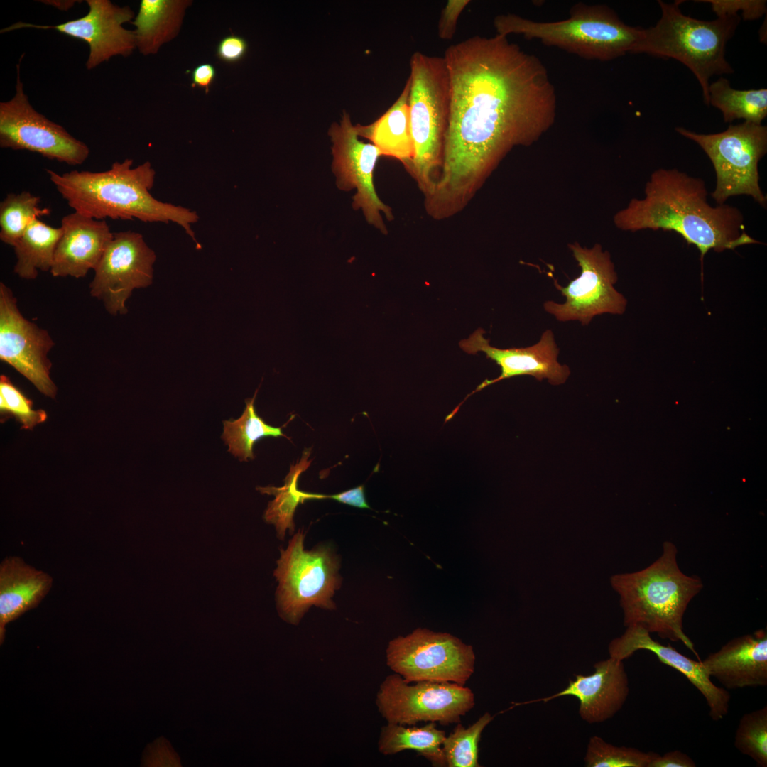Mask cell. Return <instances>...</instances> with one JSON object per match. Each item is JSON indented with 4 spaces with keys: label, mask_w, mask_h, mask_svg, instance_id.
I'll use <instances>...</instances> for the list:
<instances>
[{
    "label": "cell",
    "mask_w": 767,
    "mask_h": 767,
    "mask_svg": "<svg viewBox=\"0 0 767 767\" xmlns=\"http://www.w3.org/2000/svg\"><path fill=\"white\" fill-rule=\"evenodd\" d=\"M450 107L442 163L426 213L444 220L462 212L506 156L536 142L554 124L556 94L534 55L506 36H473L443 57Z\"/></svg>",
    "instance_id": "6da1fadb"
},
{
    "label": "cell",
    "mask_w": 767,
    "mask_h": 767,
    "mask_svg": "<svg viewBox=\"0 0 767 767\" xmlns=\"http://www.w3.org/2000/svg\"><path fill=\"white\" fill-rule=\"evenodd\" d=\"M644 193V198H633L614 214L618 229L674 232L698 249L702 266L711 249L722 252L760 243L745 232L744 217L737 207L709 204L701 178L675 168H659L651 175Z\"/></svg>",
    "instance_id": "7a4b0ae2"
},
{
    "label": "cell",
    "mask_w": 767,
    "mask_h": 767,
    "mask_svg": "<svg viewBox=\"0 0 767 767\" xmlns=\"http://www.w3.org/2000/svg\"><path fill=\"white\" fill-rule=\"evenodd\" d=\"M132 165L133 160L127 158L102 172H46L75 212L99 220L175 222L196 242L192 225L199 219L197 212L154 198L150 192L156 176L151 163L146 161L135 168Z\"/></svg>",
    "instance_id": "3957f363"
},
{
    "label": "cell",
    "mask_w": 767,
    "mask_h": 767,
    "mask_svg": "<svg viewBox=\"0 0 767 767\" xmlns=\"http://www.w3.org/2000/svg\"><path fill=\"white\" fill-rule=\"evenodd\" d=\"M677 553L675 545L665 541L655 562L639 571L612 575L610 583L619 595L626 626H639L663 639L680 641L700 660L682 622L689 603L703 584L698 577L680 570Z\"/></svg>",
    "instance_id": "277c9868"
},
{
    "label": "cell",
    "mask_w": 767,
    "mask_h": 767,
    "mask_svg": "<svg viewBox=\"0 0 767 767\" xmlns=\"http://www.w3.org/2000/svg\"><path fill=\"white\" fill-rule=\"evenodd\" d=\"M680 2L658 1L661 16L655 26L643 28L634 53L682 62L698 80L704 102L709 106L711 77L734 72L725 58V48L741 18L739 15L713 21L694 18L682 13Z\"/></svg>",
    "instance_id": "5b68a950"
},
{
    "label": "cell",
    "mask_w": 767,
    "mask_h": 767,
    "mask_svg": "<svg viewBox=\"0 0 767 767\" xmlns=\"http://www.w3.org/2000/svg\"><path fill=\"white\" fill-rule=\"evenodd\" d=\"M494 25L498 35H523L584 58L602 61L634 53L643 31L624 23L605 5L584 4L575 5L564 20L538 22L508 13L496 16Z\"/></svg>",
    "instance_id": "8992f818"
},
{
    "label": "cell",
    "mask_w": 767,
    "mask_h": 767,
    "mask_svg": "<svg viewBox=\"0 0 767 767\" xmlns=\"http://www.w3.org/2000/svg\"><path fill=\"white\" fill-rule=\"evenodd\" d=\"M409 115L414 145L410 175L424 197L439 177L450 107V82L444 58L420 52L410 61Z\"/></svg>",
    "instance_id": "52a82bcc"
},
{
    "label": "cell",
    "mask_w": 767,
    "mask_h": 767,
    "mask_svg": "<svg viewBox=\"0 0 767 767\" xmlns=\"http://www.w3.org/2000/svg\"><path fill=\"white\" fill-rule=\"evenodd\" d=\"M675 131L697 143L711 161L717 178L711 197L717 205L725 204L730 197L746 195L766 207L758 173V163L767 152L766 126L744 121L717 134H698L683 127Z\"/></svg>",
    "instance_id": "ba28073f"
},
{
    "label": "cell",
    "mask_w": 767,
    "mask_h": 767,
    "mask_svg": "<svg viewBox=\"0 0 767 767\" xmlns=\"http://www.w3.org/2000/svg\"><path fill=\"white\" fill-rule=\"evenodd\" d=\"M303 540V533L298 531L288 548L281 550V558L274 571L279 583L276 593L278 612L293 624H298L312 605L334 609L332 597L340 584L339 563L330 550L320 547L305 550Z\"/></svg>",
    "instance_id": "9c48e42d"
},
{
    "label": "cell",
    "mask_w": 767,
    "mask_h": 767,
    "mask_svg": "<svg viewBox=\"0 0 767 767\" xmlns=\"http://www.w3.org/2000/svg\"><path fill=\"white\" fill-rule=\"evenodd\" d=\"M387 665L406 682H451L464 685L474 671L471 645L448 633L418 628L391 640L386 651Z\"/></svg>",
    "instance_id": "30bf717a"
},
{
    "label": "cell",
    "mask_w": 767,
    "mask_h": 767,
    "mask_svg": "<svg viewBox=\"0 0 767 767\" xmlns=\"http://www.w3.org/2000/svg\"><path fill=\"white\" fill-rule=\"evenodd\" d=\"M376 704L388 723L448 725L459 723L473 708L474 695L470 688L451 682L419 681L410 685L394 673L380 685Z\"/></svg>",
    "instance_id": "8fae6325"
},
{
    "label": "cell",
    "mask_w": 767,
    "mask_h": 767,
    "mask_svg": "<svg viewBox=\"0 0 767 767\" xmlns=\"http://www.w3.org/2000/svg\"><path fill=\"white\" fill-rule=\"evenodd\" d=\"M16 70L14 95L0 102V146L37 153L70 165L82 164L89 155L88 146L32 107L23 90L20 64Z\"/></svg>",
    "instance_id": "7c38bea8"
},
{
    "label": "cell",
    "mask_w": 767,
    "mask_h": 767,
    "mask_svg": "<svg viewBox=\"0 0 767 767\" xmlns=\"http://www.w3.org/2000/svg\"><path fill=\"white\" fill-rule=\"evenodd\" d=\"M569 248L581 268L580 275L565 287L555 282L566 301H546L545 311L559 321L579 320L583 325L598 315L624 313L627 301L614 287L617 274L610 254L599 244L589 249L574 242Z\"/></svg>",
    "instance_id": "4fadbf2b"
},
{
    "label": "cell",
    "mask_w": 767,
    "mask_h": 767,
    "mask_svg": "<svg viewBox=\"0 0 767 767\" xmlns=\"http://www.w3.org/2000/svg\"><path fill=\"white\" fill-rule=\"evenodd\" d=\"M156 259L141 234L131 230L114 233L94 270L90 295L102 301L109 314H126V302L133 290L152 283Z\"/></svg>",
    "instance_id": "5bb4252c"
},
{
    "label": "cell",
    "mask_w": 767,
    "mask_h": 767,
    "mask_svg": "<svg viewBox=\"0 0 767 767\" xmlns=\"http://www.w3.org/2000/svg\"><path fill=\"white\" fill-rule=\"evenodd\" d=\"M329 135L332 141V171L338 188L343 191L356 189L352 207L361 209L367 222L383 234H387L381 212L388 221L393 219L391 208L384 204L376 194L373 173L380 151L372 143L358 138L355 126L344 113L340 124H332Z\"/></svg>",
    "instance_id": "9a60e30c"
},
{
    "label": "cell",
    "mask_w": 767,
    "mask_h": 767,
    "mask_svg": "<svg viewBox=\"0 0 767 767\" xmlns=\"http://www.w3.org/2000/svg\"><path fill=\"white\" fill-rule=\"evenodd\" d=\"M54 345L47 330L22 315L12 290L1 282L0 359L53 398L57 388L50 376L52 364L48 354Z\"/></svg>",
    "instance_id": "2e32d148"
},
{
    "label": "cell",
    "mask_w": 767,
    "mask_h": 767,
    "mask_svg": "<svg viewBox=\"0 0 767 767\" xmlns=\"http://www.w3.org/2000/svg\"><path fill=\"white\" fill-rule=\"evenodd\" d=\"M88 12L82 17L56 25H36L17 22L1 30L10 32L24 28L54 29L71 38L85 41L89 46L86 61L92 70L114 56L127 57L136 48L134 31L123 25L134 18L130 7L119 6L109 0H87Z\"/></svg>",
    "instance_id": "e0dca14e"
},
{
    "label": "cell",
    "mask_w": 767,
    "mask_h": 767,
    "mask_svg": "<svg viewBox=\"0 0 767 767\" xmlns=\"http://www.w3.org/2000/svg\"><path fill=\"white\" fill-rule=\"evenodd\" d=\"M484 333L482 328L476 330L467 339L459 342V347L470 354L484 352L487 359L500 366L501 372L496 379L484 381L473 393L498 381L518 376H532L540 381L547 379L554 386L564 384L569 377V367L560 364L557 361L559 349L550 330H545L534 345L509 349L491 346L489 340L484 337Z\"/></svg>",
    "instance_id": "ac0fdd59"
},
{
    "label": "cell",
    "mask_w": 767,
    "mask_h": 767,
    "mask_svg": "<svg viewBox=\"0 0 767 767\" xmlns=\"http://www.w3.org/2000/svg\"><path fill=\"white\" fill-rule=\"evenodd\" d=\"M624 633L609 644L610 657L624 660L639 650L653 653L658 660L686 677L705 697L714 721L724 718L729 709L731 696L724 687L715 685L705 670L701 660H692L682 654L670 644L665 646L655 641L651 633L636 625L626 626Z\"/></svg>",
    "instance_id": "d6986e66"
},
{
    "label": "cell",
    "mask_w": 767,
    "mask_h": 767,
    "mask_svg": "<svg viewBox=\"0 0 767 767\" xmlns=\"http://www.w3.org/2000/svg\"><path fill=\"white\" fill-rule=\"evenodd\" d=\"M589 675H576L566 688L548 697L530 702H548L562 696H573L580 702L579 714L588 723L611 719L623 707L629 692V679L623 660L610 657L594 665Z\"/></svg>",
    "instance_id": "ffe728a7"
},
{
    "label": "cell",
    "mask_w": 767,
    "mask_h": 767,
    "mask_svg": "<svg viewBox=\"0 0 767 767\" xmlns=\"http://www.w3.org/2000/svg\"><path fill=\"white\" fill-rule=\"evenodd\" d=\"M60 227L50 273L53 277L84 278L95 269L114 233L106 220L75 211L62 217Z\"/></svg>",
    "instance_id": "44dd1931"
},
{
    "label": "cell",
    "mask_w": 767,
    "mask_h": 767,
    "mask_svg": "<svg viewBox=\"0 0 767 767\" xmlns=\"http://www.w3.org/2000/svg\"><path fill=\"white\" fill-rule=\"evenodd\" d=\"M710 678L728 690L767 685V632L734 638L701 660Z\"/></svg>",
    "instance_id": "7402d4cb"
},
{
    "label": "cell",
    "mask_w": 767,
    "mask_h": 767,
    "mask_svg": "<svg viewBox=\"0 0 767 767\" xmlns=\"http://www.w3.org/2000/svg\"><path fill=\"white\" fill-rule=\"evenodd\" d=\"M53 579L48 573L9 556L0 564V643L6 626L38 606L50 592Z\"/></svg>",
    "instance_id": "603a6c76"
},
{
    "label": "cell",
    "mask_w": 767,
    "mask_h": 767,
    "mask_svg": "<svg viewBox=\"0 0 767 767\" xmlns=\"http://www.w3.org/2000/svg\"><path fill=\"white\" fill-rule=\"evenodd\" d=\"M410 80L408 77L395 103L376 121L367 126H355L358 136L369 139L382 156L394 158L410 175L414 145L409 115Z\"/></svg>",
    "instance_id": "cb8c5ba5"
},
{
    "label": "cell",
    "mask_w": 767,
    "mask_h": 767,
    "mask_svg": "<svg viewBox=\"0 0 767 767\" xmlns=\"http://www.w3.org/2000/svg\"><path fill=\"white\" fill-rule=\"evenodd\" d=\"M188 0H142L131 22L136 48L143 55H153L173 39L181 27Z\"/></svg>",
    "instance_id": "d4e9b609"
},
{
    "label": "cell",
    "mask_w": 767,
    "mask_h": 767,
    "mask_svg": "<svg viewBox=\"0 0 767 767\" xmlns=\"http://www.w3.org/2000/svg\"><path fill=\"white\" fill-rule=\"evenodd\" d=\"M445 736L444 731L437 729L435 722H428L421 727H406L388 723L381 729L378 747L380 753L384 755L414 750L433 766L445 767L446 759L442 746Z\"/></svg>",
    "instance_id": "484cf974"
},
{
    "label": "cell",
    "mask_w": 767,
    "mask_h": 767,
    "mask_svg": "<svg viewBox=\"0 0 767 767\" xmlns=\"http://www.w3.org/2000/svg\"><path fill=\"white\" fill-rule=\"evenodd\" d=\"M62 233L60 227L34 219L13 246L17 259L13 272L26 280L36 278L39 271L50 272Z\"/></svg>",
    "instance_id": "4316f807"
},
{
    "label": "cell",
    "mask_w": 767,
    "mask_h": 767,
    "mask_svg": "<svg viewBox=\"0 0 767 767\" xmlns=\"http://www.w3.org/2000/svg\"><path fill=\"white\" fill-rule=\"evenodd\" d=\"M719 109L724 121L736 119L761 124L767 116V89L739 90L728 80L719 77L709 86V105Z\"/></svg>",
    "instance_id": "83f0119b"
},
{
    "label": "cell",
    "mask_w": 767,
    "mask_h": 767,
    "mask_svg": "<svg viewBox=\"0 0 767 767\" xmlns=\"http://www.w3.org/2000/svg\"><path fill=\"white\" fill-rule=\"evenodd\" d=\"M258 389L253 398L246 400V408L236 420H224L222 438L229 447L228 451L241 461L254 459L253 447L255 442L266 437H288L281 428L266 423L255 410L254 401Z\"/></svg>",
    "instance_id": "f1b7e54d"
},
{
    "label": "cell",
    "mask_w": 767,
    "mask_h": 767,
    "mask_svg": "<svg viewBox=\"0 0 767 767\" xmlns=\"http://www.w3.org/2000/svg\"><path fill=\"white\" fill-rule=\"evenodd\" d=\"M310 450H305L300 461L290 467V472L282 487H258L262 494H273L275 499L268 504L264 514L266 522L273 523L276 528L278 537L283 538L285 532L289 528L293 531V517L299 503H303L300 491L297 489V482L300 474L310 466L308 461Z\"/></svg>",
    "instance_id": "f546056e"
},
{
    "label": "cell",
    "mask_w": 767,
    "mask_h": 767,
    "mask_svg": "<svg viewBox=\"0 0 767 767\" xmlns=\"http://www.w3.org/2000/svg\"><path fill=\"white\" fill-rule=\"evenodd\" d=\"M40 198L28 191L9 193L0 203V239L16 245L32 222L49 215L48 208H41Z\"/></svg>",
    "instance_id": "4dcf8cb0"
},
{
    "label": "cell",
    "mask_w": 767,
    "mask_h": 767,
    "mask_svg": "<svg viewBox=\"0 0 767 767\" xmlns=\"http://www.w3.org/2000/svg\"><path fill=\"white\" fill-rule=\"evenodd\" d=\"M494 716L486 712L474 724L465 728L457 723L453 731L445 736L442 749L448 767H479V742L484 728Z\"/></svg>",
    "instance_id": "1f68e13d"
},
{
    "label": "cell",
    "mask_w": 767,
    "mask_h": 767,
    "mask_svg": "<svg viewBox=\"0 0 767 767\" xmlns=\"http://www.w3.org/2000/svg\"><path fill=\"white\" fill-rule=\"evenodd\" d=\"M734 746L758 767L767 766V706L745 713L734 736Z\"/></svg>",
    "instance_id": "d6a6232c"
},
{
    "label": "cell",
    "mask_w": 767,
    "mask_h": 767,
    "mask_svg": "<svg viewBox=\"0 0 767 767\" xmlns=\"http://www.w3.org/2000/svg\"><path fill=\"white\" fill-rule=\"evenodd\" d=\"M657 754L616 746L594 736L588 743L584 762L587 767H648Z\"/></svg>",
    "instance_id": "836d02e7"
},
{
    "label": "cell",
    "mask_w": 767,
    "mask_h": 767,
    "mask_svg": "<svg viewBox=\"0 0 767 767\" xmlns=\"http://www.w3.org/2000/svg\"><path fill=\"white\" fill-rule=\"evenodd\" d=\"M0 410L1 415H13L24 429H32L47 418L44 410H33L32 401L5 375L0 376Z\"/></svg>",
    "instance_id": "e575fe53"
},
{
    "label": "cell",
    "mask_w": 767,
    "mask_h": 767,
    "mask_svg": "<svg viewBox=\"0 0 767 767\" xmlns=\"http://www.w3.org/2000/svg\"><path fill=\"white\" fill-rule=\"evenodd\" d=\"M712 5V11L717 17L736 16L742 12L744 20H755L766 13V1L763 0H703Z\"/></svg>",
    "instance_id": "d590c367"
},
{
    "label": "cell",
    "mask_w": 767,
    "mask_h": 767,
    "mask_svg": "<svg viewBox=\"0 0 767 767\" xmlns=\"http://www.w3.org/2000/svg\"><path fill=\"white\" fill-rule=\"evenodd\" d=\"M247 49V42L243 37L231 34L219 40L216 47V56L223 62L234 64L244 57Z\"/></svg>",
    "instance_id": "8d00e7d4"
},
{
    "label": "cell",
    "mask_w": 767,
    "mask_h": 767,
    "mask_svg": "<svg viewBox=\"0 0 767 767\" xmlns=\"http://www.w3.org/2000/svg\"><path fill=\"white\" fill-rule=\"evenodd\" d=\"M470 2L469 0H450L442 10L438 22V36L443 40L452 39L456 30L458 18Z\"/></svg>",
    "instance_id": "74e56055"
},
{
    "label": "cell",
    "mask_w": 767,
    "mask_h": 767,
    "mask_svg": "<svg viewBox=\"0 0 767 767\" xmlns=\"http://www.w3.org/2000/svg\"><path fill=\"white\" fill-rule=\"evenodd\" d=\"M306 497L308 499H332L354 507L370 508L365 499L364 485L333 495L307 493Z\"/></svg>",
    "instance_id": "f35d334b"
},
{
    "label": "cell",
    "mask_w": 767,
    "mask_h": 767,
    "mask_svg": "<svg viewBox=\"0 0 767 767\" xmlns=\"http://www.w3.org/2000/svg\"><path fill=\"white\" fill-rule=\"evenodd\" d=\"M696 763L687 754L678 750L657 755L652 759L648 767H695Z\"/></svg>",
    "instance_id": "ab89813d"
},
{
    "label": "cell",
    "mask_w": 767,
    "mask_h": 767,
    "mask_svg": "<svg viewBox=\"0 0 767 767\" xmlns=\"http://www.w3.org/2000/svg\"><path fill=\"white\" fill-rule=\"evenodd\" d=\"M217 76L214 66L210 63L197 65L191 72V86L205 89L208 93Z\"/></svg>",
    "instance_id": "60d3db41"
},
{
    "label": "cell",
    "mask_w": 767,
    "mask_h": 767,
    "mask_svg": "<svg viewBox=\"0 0 767 767\" xmlns=\"http://www.w3.org/2000/svg\"><path fill=\"white\" fill-rule=\"evenodd\" d=\"M45 4L52 6L60 10L67 11L71 9L77 1H53V0H43L40 1Z\"/></svg>",
    "instance_id": "b9f144b4"
}]
</instances>
